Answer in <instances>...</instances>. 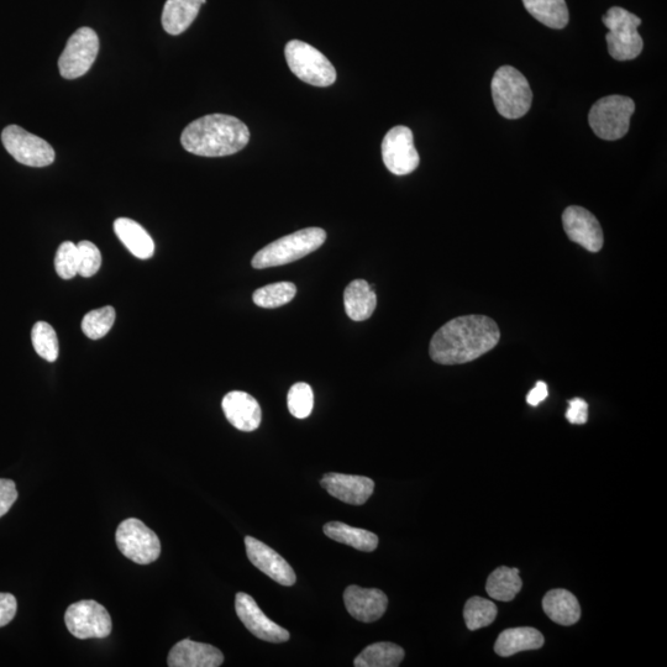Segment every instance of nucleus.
Returning a JSON list of instances; mask_svg holds the SVG:
<instances>
[{"label":"nucleus","instance_id":"19","mask_svg":"<svg viewBox=\"0 0 667 667\" xmlns=\"http://www.w3.org/2000/svg\"><path fill=\"white\" fill-rule=\"evenodd\" d=\"M224 663V655L213 645L181 640L168 654L170 667H218Z\"/></svg>","mask_w":667,"mask_h":667},{"label":"nucleus","instance_id":"30","mask_svg":"<svg viewBox=\"0 0 667 667\" xmlns=\"http://www.w3.org/2000/svg\"><path fill=\"white\" fill-rule=\"evenodd\" d=\"M497 612L496 603L482 597H472L464 608L466 627L470 630H479L491 626L497 618Z\"/></svg>","mask_w":667,"mask_h":667},{"label":"nucleus","instance_id":"18","mask_svg":"<svg viewBox=\"0 0 667 667\" xmlns=\"http://www.w3.org/2000/svg\"><path fill=\"white\" fill-rule=\"evenodd\" d=\"M225 417L229 423L241 432H254L260 427L262 412L259 402L241 391L229 392L222 402Z\"/></svg>","mask_w":667,"mask_h":667},{"label":"nucleus","instance_id":"8","mask_svg":"<svg viewBox=\"0 0 667 667\" xmlns=\"http://www.w3.org/2000/svg\"><path fill=\"white\" fill-rule=\"evenodd\" d=\"M115 540L125 558L134 561L135 564H152L161 554L159 537L136 518H129L120 523Z\"/></svg>","mask_w":667,"mask_h":667},{"label":"nucleus","instance_id":"5","mask_svg":"<svg viewBox=\"0 0 667 667\" xmlns=\"http://www.w3.org/2000/svg\"><path fill=\"white\" fill-rule=\"evenodd\" d=\"M609 30L606 36L609 55L617 61L637 59L644 49V41L638 33L642 19L627 9L613 7L602 18Z\"/></svg>","mask_w":667,"mask_h":667},{"label":"nucleus","instance_id":"20","mask_svg":"<svg viewBox=\"0 0 667 667\" xmlns=\"http://www.w3.org/2000/svg\"><path fill=\"white\" fill-rule=\"evenodd\" d=\"M207 0H167L162 10V26L167 34L181 35L198 17Z\"/></svg>","mask_w":667,"mask_h":667},{"label":"nucleus","instance_id":"7","mask_svg":"<svg viewBox=\"0 0 667 667\" xmlns=\"http://www.w3.org/2000/svg\"><path fill=\"white\" fill-rule=\"evenodd\" d=\"M635 103L626 96H608L593 104L588 115L591 129L598 138L614 141L628 134Z\"/></svg>","mask_w":667,"mask_h":667},{"label":"nucleus","instance_id":"16","mask_svg":"<svg viewBox=\"0 0 667 667\" xmlns=\"http://www.w3.org/2000/svg\"><path fill=\"white\" fill-rule=\"evenodd\" d=\"M345 607L351 617L362 623L378 621L387 611L388 598L377 588L349 586L344 592Z\"/></svg>","mask_w":667,"mask_h":667},{"label":"nucleus","instance_id":"37","mask_svg":"<svg viewBox=\"0 0 667 667\" xmlns=\"http://www.w3.org/2000/svg\"><path fill=\"white\" fill-rule=\"evenodd\" d=\"M18 611V602L12 593L0 592V628L8 626Z\"/></svg>","mask_w":667,"mask_h":667},{"label":"nucleus","instance_id":"4","mask_svg":"<svg viewBox=\"0 0 667 667\" xmlns=\"http://www.w3.org/2000/svg\"><path fill=\"white\" fill-rule=\"evenodd\" d=\"M491 88L493 103L503 118H522L532 107V89L527 78L517 68L512 66L498 68L493 76Z\"/></svg>","mask_w":667,"mask_h":667},{"label":"nucleus","instance_id":"34","mask_svg":"<svg viewBox=\"0 0 667 667\" xmlns=\"http://www.w3.org/2000/svg\"><path fill=\"white\" fill-rule=\"evenodd\" d=\"M55 269L57 275L63 278V280H71V278L78 275V270H80V252H78L77 245L71 243V241H65V243L60 245L55 257Z\"/></svg>","mask_w":667,"mask_h":667},{"label":"nucleus","instance_id":"9","mask_svg":"<svg viewBox=\"0 0 667 667\" xmlns=\"http://www.w3.org/2000/svg\"><path fill=\"white\" fill-rule=\"evenodd\" d=\"M2 141L5 150L19 164L30 167H46L54 164L56 152L47 141L30 134L18 125H9L3 130Z\"/></svg>","mask_w":667,"mask_h":667},{"label":"nucleus","instance_id":"26","mask_svg":"<svg viewBox=\"0 0 667 667\" xmlns=\"http://www.w3.org/2000/svg\"><path fill=\"white\" fill-rule=\"evenodd\" d=\"M522 586L518 569L501 566L488 577L486 591L492 600L511 602L521 592Z\"/></svg>","mask_w":667,"mask_h":667},{"label":"nucleus","instance_id":"35","mask_svg":"<svg viewBox=\"0 0 667 667\" xmlns=\"http://www.w3.org/2000/svg\"><path fill=\"white\" fill-rule=\"evenodd\" d=\"M77 246L78 252H80V270H78V275L86 278L96 275L102 266L101 251L91 241L87 240L81 241Z\"/></svg>","mask_w":667,"mask_h":667},{"label":"nucleus","instance_id":"2","mask_svg":"<svg viewBox=\"0 0 667 667\" xmlns=\"http://www.w3.org/2000/svg\"><path fill=\"white\" fill-rule=\"evenodd\" d=\"M250 141V130L231 115L209 114L194 120L181 135L183 149L193 155L223 157L236 154Z\"/></svg>","mask_w":667,"mask_h":667},{"label":"nucleus","instance_id":"31","mask_svg":"<svg viewBox=\"0 0 667 667\" xmlns=\"http://www.w3.org/2000/svg\"><path fill=\"white\" fill-rule=\"evenodd\" d=\"M31 340L33 346L42 359L55 362L60 353L59 339L55 329L49 323L38 322L31 330Z\"/></svg>","mask_w":667,"mask_h":667},{"label":"nucleus","instance_id":"13","mask_svg":"<svg viewBox=\"0 0 667 667\" xmlns=\"http://www.w3.org/2000/svg\"><path fill=\"white\" fill-rule=\"evenodd\" d=\"M235 609L240 621L256 638L269 643H285L290 639L288 630L272 622L248 593L240 592L236 595Z\"/></svg>","mask_w":667,"mask_h":667},{"label":"nucleus","instance_id":"23","mask_svg":"<svg viewBox=\"0 0 667 667\" xmlns=\"http://www.w3.org/2000/svg\"><path fill=\"white\" fill-rule=\"evenodd\" d=\"M345 311L354 322H364L372 317L377 306L376 293L369 282L355 280L344 292Z\"/></svg>","mask_w":667,"mask_h":667},{"label":"nucleus","instance_id":"10","mask_svg":"<svg viewBox=\"0 0 667 667\" xmlns=\"http://www.w3.org/2000/svg\"><path fill=\"white\" fill-rule=\"evenodd\" d=\"M65 623L73 637L81 640L107 638L113 629L107 609L92 600L76 602L68 607Z\"/></svg>","mask_w":667,"mask_h":667},{"label":"nucleus","instance_id":"39","mask_svg":"<svg viewBox=\"0 0 667 667\" xmlns=\"http://www.w3.org/2000/svg\"><path fill=\"white\" fill-rule=\"evenodd\" d=\"M548 395V386H546L545 382L540 381L537 383V386H535L533 390L529 392L527 402L530 404V406L537 407L540 403L545 401Z\"/></svg>","mask_w":667,"mask_h":667},{"label":"nucleus","instance_id":"15","mask_svg":"<svg viewBox=\"0 0 667 667\" xmlns=\"http://www.w3.org/2000/svg\"><path fill=\"white\" fill-rule=\"evenodd\" d=\"M246 553L251 564L282 586L296 584L297 576L292 566L275 550L252 537L245 538Z\"/></svg>","mask_w":667,"mask_h":667},{"label":"nucleus","instance_id":"21","mask_svg":"<svg viewBox=\"0 0 667 667\" xmlns=\"http://www.w3.org/2000/svg\"><path fill=\"white\" fill-rule=\"evenodd\" d=\"M114 231L125 248L138 259L147 260L154 256V240L139 223L128 218H119L114 222Z\"/></svg>","mask_w":667,"mask_h":667},{"label":"nucleus","instance_id":"25","mask_svg":"<svg viewBox=\"0 0 667 667\" xmlns=\"http://www.w3.org/2000/svg\"><path fill=\"white\" fill-rule=\"evenodd\" d=\"M324 534L334 542L353 546L354 549L371 553L378 546V537L369 530L350 527L340 522H330L324 525Z\"/></svg>","mask_w":667,"mask_h":667},{"label":"nucleus","instance_id":"12","mask_svg":"<svg viewBox=\"0 0 667 667\" xmlns=\"http://www.w3.org/2000/svg\"><path fill=\"white\" fill-rule=\"evenodd\" d=\"M382 159L387 170L396 176H406L417 170L419 154L408 126L398 125L388 131L382 141Z\"/></svg>","mask_w":667,"mask_h":667},{"label":"nucleus","instance_id":"6","mask_svg":"<svg viewBox=\"0 0 667 667\" xmlns=\"http://www.w3.org/2000/svg\"><path fill=\"white\" fill-rule=\"evenodd\" d=\"M288 66L299 80L315 87H329L336 81L333 63L307 42L292 40L285 47Z\"/></svg>","mask_w":667,"mask_h":667},{"label":"nucleus","instance_id":"24","mask_svg":"<svg viewBox=\"0 0 667 667\" xmlns=\"http://www.w3.org/2000/svg\"><path fill=\"white\" fill-rule=\"evenodd\" d=\"M545 643L543 634L538 629L530 627L512 628L504 630L495 644V651L503 658L527 650H538Z\"/></svg>","mask_w":667,"mask_h":667},{"label":"nucleus","instance_id":"17","mask_svg":"<svg viewBox=\"0 0 667 667\" xmlns=\"http://www.w3.org/2000/svg\"><path fill=\"white\" fill-rule=\"evenodd\" d=\"M320 485L330 496L353 506L365 504L375 491V482L369 477L335 474V472L324 475Z\"/></svg>","mask_w":667,"mask_h":667},{"label":"nucleus","instance_id":"29","mask_svg":"<svg viewBox=\"0 0 667 667\" xmlns=\"http://www.w3.org/2000/svg\"><path fill=\"white\" fill-rule=\"evenodd\" d=\"M297 294V287L292 282H277L259 288L252 294V301L257 307L273 309L290 303Z\"/></svg>","mask_w":667,"mask_h":667},{"label":"nucleus","instance_id":"3","mask_svg":"<svg viewBox=\"0 0 667 667\" xmlns=\"http://www.w3.org/2000/svg\"><path fill=\"white\" fill-rule=\"evenodd\" d=\"M325 240H327V233L322 228H307L296 231V233L273 241V243L257 252L251 261V265L254 269L264 270L291 264V262L301 260L322 248Z\"/></svg>","mask_w":667,"mask_h":667},{"label":"nucleus","instance_id":"33","mask_svg":"<svg viewBox=\"0 0 667 667\" xmlns=\"http://www.w3.org/2000/svg\"><path fill=\"white\" fill-rule=\"evenodd\" d=\"M288 409L293 417L306 419L314 407V393L308 383L299 382L291 387L287 397Z\"/></svg>","mask_w":667,"mask_h":667},{"label":"nucleus","instance_id":"22","mask_svg":"<svg viewBox=\"0 0 667 667\" xmlns=\"http://www.w3.org/2000/svg\"><path fill=\"white\" fill-rule=\"evenodd\" d=\"M543 609L551 621L560 626H574L581 618V607L577 598L566 590H553L546 593Z\"/></svg>","mask_w":667,"mask_h":667},{"label":"nucleus","instance_id":"32","mask_svg":"<svg viewBox=\"0 0 667 667\" xmlns=\"http://www.w3.org/2000/svg\"><path fill=\"white\" fill-rule=\"evenodd\" d=\"M115 318H117L115 309L110 306L89 312L84 315L82 320L83 333L92 340L102 339L113 328Z\"/></svg>","mask_w":667,"mask_h":667},{"label":"nucleus","instance_id":"36","mask_svg":"<svg viewBox=\"0 0 667 667\" xmlns=\"http://www.w3.org/2000/svg\"><path fill=\"white\" fill-rule=\"evenodd\" d=\"M18 500V491L15 482L0 479V518L5 516Z\"/></svg>","mask_w":667,"mask_h":667},{"label":"nucleus","instance_id":"11","mask_svg":"<svg viewBox=\"0 0 667 667\" xmlns=\"http://www.w3.org/2000/svg\"><path fill=\"white\" fill-rule=\"evenodd\" d=\"M99 52V38L91 28H81L67 41L59 60V70L65 80H76L91 70Z\"/></svg>","mask_w":667,"mask_h":667},{"label":"nucleus","instance_id":"14","mask_svg":"<svg viewBox=\"0 0 667 667\" xmlns=\"http://www.w3.org/2000/svg\"><path fill=\"white\" fill-rule=\"evenodd\" d=\"M563 225L567 236L574 243L590 252H598L605 244V236L595 215L579 206H571L563 213Z\"/></svg>","mask_w":667,"mask_h":667},{"label":"nucleus","instance_id":"27","mask_svg":"<svg viewBox=\"0 0 667 667\" xmlns=\"http://www.w3.org/2000/svg\"><path fill=\"white\" fill-rule=\"evenodd\" d=\"M533 18L551 29H564L569 24V9L565 0H523Z\"/></svg>","mask_w":667,"mask_h":667},{"label":"nucleus","instance_id":"38","mask_svg":"<svg viewBox=\"0 0 667 667\" xmlns=\"http://www.w3.org/2000/svg\"><path fill=\"white\" fill-rule=\"evenodd\" d=\"M570 407L566 412V419L571 424H586L588 420V404L584 399L574 398L569 402Z\"/></svg>","mask_w":667,"mask_h":667},{"label":"nucleus","instance_id":"1","mask_svg":"<svg viewBox=\"0 0 667 667\" xmlns=\"http://www.w3.org/2000/svg\"><path fill=\"white\" fill-rule=\"evenodd\" d=\"M495 320L485 315H465L450 320L434 334L429 355L439 365H461L479 359L500 343Z\"/></svg>","mask_w":667,"mask_h":667},{"label":"nucleus","instance_id":"28","mask_svg":"<svg viewBox=\"0 0 667 667\" xmlns=\"http://www.w3.org/2000/svg\"><path fill=\"white\" fill-rule=\"evenodd\" d=\"M403 648L393 643H376L362 650L354 660L356 667H397L404 659Z\"/></svg>","mask_w":667,"mask_h":667}]
</instances>
